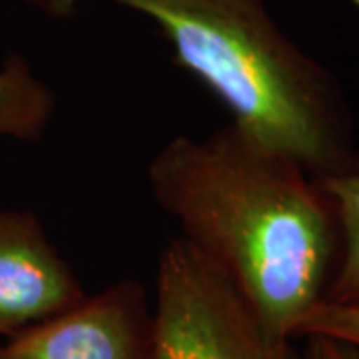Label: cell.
Segmentation results:
<instances>
[{
	"label": "cell",
	"instance_id": "cell-1",
	"mask_svg": "<svg viewBox=\"0 0 359 359\" xmlns=\"http://www.w3.org/2000/svg\"><path fill=\"white\" fill-rule=\"evenodd\" d=\"M148 184L180 238L230 276L269 332L295 339L325 299L341 252L318 178L230 122L166 142L148 164Z\"/></svg>",
	"mask_w": 359,
	"mask_h": 359
},
{
	"label": "cell",
	"instance_id": "cell-2",
	"mask_svg": "<svg viewBox=\"0 0 359 359\" xmlns=\"http://www.w3.org/2000/svg\"><path fill=\"white\" fill-rule=\"evenodd\" d=\"M68 18L88 0H25ZM148 16L231 122L313 178L359 168L353 116L335 76L290 39L266 0H108Z\"/></svg>",
	"mask_w": 359,
	"mask_h": 359
},
{
	"label": "cell",
	"instance_id": "cell-3",
	"mask_svg": "<svg viewBox=\"0 0 359 359\" xmlns=\"http://www.w3.org/2000/svg\"><path fill=\"white\" fill-rule=\"evenodd\" d=\"M152 359H302V349L269 332L230 276L178 236L158 259Z\"/></svg>",
	"mask_w": 359,
	"mask_h": 359
},
{
	"label": "cell",
	"instance_id": "cell-4",
	"mask_svg": "<svg viewBox=\"0 0 359 359\" xmlns=\"http://www.w3.org/2000/svg\"><path fill=\"white\" fill-rule=\"evenodd\" d=\"M154 306L138 280L98 294L8 337L0 359H152Z\"/></svg>",
	"mask_w": 359,
	"mask_h": 359
},
{
	"label": "cell",
	"instance_id": "cell-5",
	"mask_svg": "<svg viewBox=\"0 0 359 359\" xmlns=\"http://www.w3.org/2000/svg\"><path fill=\"white\" fill-rule=\"evenodd\" d=\"M84 295L74 269L48 240L40 219L0 205V335L18 334Z\"/></svg>",
	"mask_w": 359,
	"mask_h": 359
},
{
	"label": "cell",
	"instance_id": "cell-6",
	"mask_svg": "<svg viewBox=\"0 0 359 359\" xmlns=\"http://www.w3.org/2000/svg\"><path fill=\"white\" fill-rule=\"evenodd\" d=\"M54 112V90L36 76L25 56L8 54L0 65V138L40 140Z\"/></svg>",
	"mask_w": 359,
	"mask_h": 359
},
{
	"label": "cell",
	"instance_id": "cell-7",
	"mask_svg": "<svg viewBox=\"0 0 359 359\" xmlns=\"http://www.w3.org/2000/svg\"><path fill=\"white\" fill-rule=\"evenodd\" d=\"M318 182L334 204L341 236L337 269L323 302L359 306V168Z\"/></svg>",
	"mask_w": 359,
	"mask_h": 359
},
{
	"label": "cell",
	"instance_id": "cell-8",
	"mask_svg": "<svg viewBox=\"0 0 359 359\" xmlns=\"http://www.w3.org/2000/svg\"><path fill=\"white\" fill-rule=\"evenodd\" d=\"M306 335H330L359 346V306L321 302L302 320L295 339Z\"/></svg>",
	"mask_w": 359,
	"mask_h": 359
},
{
	"label": "cell",
	"instance_id": "cell-9",
	"mask_svg": "<svg viewBox=\"0 0 359 359\" xmlns=\"http://www.w3.org/2000/svg\"><path fill=\"white\" fill-rule=\"evenodd\" d=\"M302 359H359V346L330 335H306Z\"/></svg>",
	"mask_w": 359,
	"mask_h": 359
},
{
	"label": "cell",
	"instance_id": "cell-10",
	"mask_svg": "<svg viewBox=\"0 0 359 359\" xmlns=\"http://www.w3.org/2000/svg\"><path fill=\"white\" fill-rule=\"evenodd\" d=\"M349 2H351V4H353L355 8H358V13H359V0H349Z\"/></svg>",
	"mask_w": 359,
	"mask_h": 359
}]
</instances>
